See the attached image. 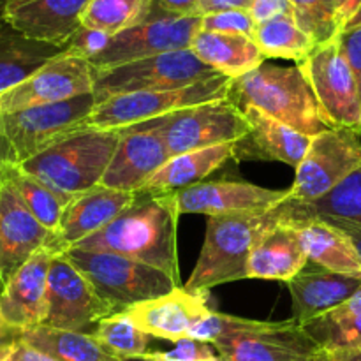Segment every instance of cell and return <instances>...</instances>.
<instances>
[{
  "label": "cell",
  "instance_id": "obj_1",
  "mask_svg": "<svg viewBox=\"0 0 361 361\" xmlns=\"http://www.w3.org/2000/svg\"><path fill=\"white\" fill-rule=\"evenodd\" d=\"M180 215L176 194L136 192L133 203L111 224L73 249L113 252L150 264L182 286L176 249Z\"/></svg>",
  "mask_w": 361,
  "mask_h": 361
},
{
  "label": "cell",
  "instance_id": "obj_2",
  "mask_svg": "<svg viewBox=\"0 0 361 361\" xmlns=\"http://www.w3.org/2000/svg\"><path fill=\"white\" fill-rule=\"evenodd\" d=\"M302 212L303 204L288 197L267 212L208 217L203 249L183 288L208 293L217 286L243 281L254 247L271 229L298 217Z\"/></svg>",
  "mask_w": 361,
  "mask_h": 361
},
{
  "label": "cell",
  "instance_id": "obj_3",
  "mask_svg": "<svg viewBox=\"0 0 361 361\" xmlns=\"http://www.w3.org/2000/svg\"><path fill=\"white\" fill-rule=\"evenodd\" d=\"M122 129L85 127L41 154L20 162V169L71 201L101 185L115 155Z\"/></svg>",
  "mask_w": 361,
  "mask_h": 361
},
{
  "label": "cell",
  "instance_id": "obj_4",
  "mask_svg": "<svg viewBox=\"0 0 361 361\" xmlns=\"http://www.w3.org/2000/svg\"><path fill=\"white\" fill-rule=\"evenodd\" d=\"M229 99L238 108L252 106L309 137L330 129L309 81L298 67L261 63L257 69L231 81Z\"/></svg>",
  "mask_w": 361,
  "mask_h": 361
},
{
  "label": "cell",
  "instance_id": "obj_5",
  "mask_svg": "<svg viewBox=\"0 0 361 361\" xmlns=\"http://www.w3.org/2000/svg\"><path fill=\"white\" fill-rule=\"evenodd\" d=\"M63 254L115 314L180 288L178 282L162 270L118 254L81 249H69Z\"/></svg>",
  "mask_w": 361,
  "mask_h": 361
},
{
  "label": "cell",
  "instance_id": "obj_6",
  "mask_svg": "<svg viewBox=\"0 0 361 361\" xmlns=\"http://www.w3.org/2000/svg\"><path fill=\"white\" fill-rule=\"evenodd\" d=\"M231 81L233 80L226 76H215L210 80L187 85V87L115 95V97L97 102L92 115L85 122V127L123 129V127L162 118L180 109L228 99Z\"/></svg>",
  "mask_w": 361,
  "mask_h": 361
},
{
  "label": "cell",
  "instance_id": "obj_7",
  "mask_svg": "<svg viewBox=\"0 0 361 361\" xmlns=\"http://www.w3.org/2000/svg\"><path fill=\"white\" fill-rule=\"evenodd\" d=\"M221 76L204 66L192 49L162 53L122 66L95 69L94 95L97 102L133 92L168 90Z\"/></svg>",
  "mask_w": 361,
  "mask_h": 361
},
{
  "label": "cell",
  "instance_id": "obj_8",
  "mask_svg": "<svg viewBox=\"0 0 361 361\" xmlns=\"http://www.w3.org/2000/svg\"><path fill=\"white\" fill-rule=\"evenodd\" d=\"M312 88L328 127L351 129L361 136V102L355 74L342 53L338 37L316 46L305 60L296 63Z\"/></svg>",
  "mask_w": 361,
  "mask_h": 361
},
{
  "label": "cell",
  "instance_id": "obj_9",
  "mask_svg": "<svg viewBox=\"0 0 361 361\" xmlns=\"http://www.w3.org/2000/svg\"><path fill=\"white\" fill-rule=\"evenodd\" d=\"M360 168V134L351 129L330 127L310 141L302 162L296 168L289 197L298 203H314L331 192Z\"/></svg>",
  "mask_w": 361,
  "mask_h": 361
},
{
  "label": "cell",
  "instance_id": "obj_10",
  "mask_svg": "<svg viewBox=\"0 0 361 361\" xmlns=\"http://www.w3.org/2000/svg\"><path fill=\"white\" fill-rule=\"evenodd\" d=\"M97 106L94 94L78 95L60 102L4 113L2 126L20 162L41 154L63 137L85 129V122Z\"/></svg>",
  "mask_w": 361,
  "mask_h": 361
},
{
  "label": "cell",
  "instance_id": "obj_11",
  "mask_svg": "<svg viewBox=\"0 0 361 361\" xmlns=\"http://www.w3.org/2000/svg\"><path fill=\"white\" fill-rule=\"evenodd\" d=\"M200 30L201 16H175L157 9L152 2L148 16L136 27L113 35L108 48L90 63L94 69H108L162 53L189 49Z\"/></svg>",
  "mask_w": 361,
  "mask_h": 361
},
{
  "label": "cell",
  "instance_id": "obj_12",
  "mask_svg": "<svg viewBox=\"0 0 361 361\" xmlns=\"http://www.w3.org/2000/svg\"><path fill=\"white\" fill-rule=\"evenodd\" d=\"M162 134L173 157L217 145L238 143L249 134V122L228 97L162 116Z\"/></svg>",
  "mask_w": 361,
  "mask_h": 361
},
{
  "label": "cell",
  "instance_id": "obj_13",
  "mask_svg": "<svg viewBox=\"0 0 361 361\" xmlns=\"http://www.w3.org/2000/svg\"><path fill=\"white\" fill-rule=\"evenodd\" d=\"M113 314L111 307L97 295L94 286L67 259L66 254H56L48 274L42 326L92 335L97 324Z\"/></svg>",
  "mask_w": 361,
  "mask_h": 361
},
{
  "label": "cell",
  "instance_id": "obj_14",
  "mask_svg": "<svg viewBox=\"0 0 361 361\" xmlns=\"http://www.w3.org/2000/svg\"><path fill=\"white\" fill-rule=\"evenodd\" d=\"M95 69L80 56H56L28 80L0 95V115L94 94Z\"/></svg>",
  "mask_w": 361,
  "mask_h": 361
},
{
  "label": "cell",
  "instance_id": "obj_15",
  "mask_svg": "<svg viewBox=\"0 0 361 361\" xmlns=\"http://www.w3.org/2000/svg\"><path fill=\"white\" fill-rule=\"evenodd\" d=\"M169 157L162 134V118L123 127L101 185L122 192H137Z\"/></svg>",
  "mask_w": 361,
  "mask_h": 361
},
{
  "label": "cell",
  "instance_id": "obj_16",
  "mask_svg": "<svg viewBox=\"0 0 361 361\" xmlns=\"http://www.w3.org/2000/svg\"><path fill=\"white\" fill-rule=\"evenodd\" d=\"M222 361H312L319 351L295 319L263 321L261 326L229 335L214 344Z\"/></svg>",
  "mask_w": 361,
  "mask_h": 361
},
{
  "label": "cell",
  "instance_id": "obj_17",
  "mask_svg": "<svg viewBox=\"0 0 361 361\" xmlns=\"http://www.w3.org/2000/svg\"><path fill=\"white\" fill-rule=\"evenodd\" d=\"M53 233L34 217L9 178L0 185V277L9 281L37 250L49 247Z\"/></svg>",
  "mask_w": 361,
  "mask_h": 361
},
{
  "label": "cell",
  "instance_id": "obj_18",
  "mask_svg": "<svg viewBox=\"0 0 361 361\" xmlns=\"http://www.w3.org/2000/svg\"><path fill=\"white\" fill-rule=\"evenodd\" d=\"M289 189L274 190L249 182H201L176 192L180 214H201L207 217L267 212L284 203Z\"/></svg>",
  "mask_w": 361,
  "mask_h": 361
},
{
  "label": "cell",
  "instance_id": "obj_19",
  "mask_svg": "<svg viewBox=\"0 0 361 361\" xmlns=\"http://www.w3.org/2000/svg\"><path fill=\"white\" fill-rule=\"evenodd\" d=\"M212 312L208 293L189 291L183 286L148 302L123 310V316L148 337L168 342L189 338L190 330Z\"/></svg>",
  "mask_w": 361,
  "mask_h": 361
},
{
  "label": "cell",
  "instance_id": "obj_20",
  "mask_svg": "<svg viewBox=\"0 0 361 361\" xmlns=\"http://www.w3.org/2000/svg\"><path fill=\"white\" fill-rule=\"evenodd\" d=\"M136 192L108 189L97 185L69 201L60 217L59 228L53 233L48 249L55 254H63L83 242L88 236L111 224L134 201Z\"/></svg>",
  "mask_w": 361,
  "mask_h": 361
},
{
  "label": "cell",
  "instance_id": "obj_21",
  "mask_svg": "<svg viewBox=\"0 0 361 361\" xmlns=\"http://www.w3.org/2000/svg\"><path fill=\"white\" fill-rule=\"evenodd\" d=\"M90 0H6L2 18L35 41L67 46Z\"/></svg>",
  "mask_w": 361,
  "mask_h": 361
},
{
  "label": "cell",
  "instance_id": "obj_22",
  "mask_svg": "<svg viewBox=\"0 0 361 361\" xmlns=\"http://www.w3.org/2000/svg\"><path fill=\"white\" fill-rule=\"evenodd\" d=\"M56 254L37 250L9 281L0 295V316L20 330L41 326L46 317L48 274Z\"/></svg>",
  "mask_w": 361,
  "mask_h": 361
},
{
  "label": "cell",
  "instance_id": "obj_23",
  "mask_svg": "<svg viewBox=\"0 0 361 361\" xmlns=\"http://www.w3.org/2000/svg\"><path fill=\"white\" fill-rule=\"evenodd\" d=\"M249 122V134L236 143L238 161H281L298 168L312 137L271 118L252 106L240 108Z\"/></svg>",
  "mask_w": 361,
  "mask_h": 361
},
{
  "label": "cell",
  "instance_id": "obj_24",
  "mask_svg": "<svg viewBox=\"0 0 361 361\" xmlns=\"http://www.w3.org/2000/svg\"><path fill=\"white\" fill-rule=\"evenodd\" d=\"M293 298V319L305 324L348 302L361 289V277L321 270L302 271L288 282Z\"/></svg>",
  "mask_w": 361,
  "mask_h": 361
},
{
  "label": "cell",
  "instance_id": "obj_25",
  "mask_svg": "<svg viewBox=\"0 0 361 361\" xmlns=\"http://www.w3.org/2000/svg\"><path fill=\"white\" fill-rule=\"evenodd\" d=\"M289 224L298 233L310 263L324 270L361 277V261L355 247L328 219L310 215L303 204L302 215L291 219Z\"/></svg>",
  "mask_w": 361,
  "mask_h": 361
},
{
  "label": "cell",
  "instance_id": "obj_26",
  "mask_svg": "<svg viewBox=\"0 0 361 361\" xmlns=\"http://www.w3.org/2000/svg\"><path fill=\"white\" fill-rule=\"evenodd\" d=\"M307 263L309 257L303 250L296 229L289 224V221L282 222L254 247L247 261L245 279L281 281L288 284L305 270Z\"/></svg>",
  "mask_w": 361,
  "mask_h": 361
},
{
  "label": "cell",
  "instance_id": "obj_27",
  "mask_svg": "<svg viewBox=\"0 0 361 361\" xmlns=\"http://www.w3.org/2000/svg\"><path fill=\"white\" fill-rule=\"evenodd\" d=\"M63 53H67V46L27 37L7 23L0 11V95L23 83Z\"/></svg>",
  "mask_w": 361,
  "mask_h": 361
},
{
  "label": "cell",
  "instance_id": "obj_28",
  "mask_svg": "<svg viewBox=\"0 0 361 361\" xmlns=\"http://www.w3.org/2000/svg\"><path fill=\"white\" fill-rule=\"evenodd\" d=\"M236 143L217 145L203 150L173 155L169 161L141 187L143 194H176L204 182L214 171L235 159Z\"/></svg>",
  "mask_w": 361,
  "mask_h": 361
},
{
  "label": "cell",
  "instance_id": "obj_29",
  "mask_svg": "<svg viewBox=\"0 0 361 361\" xmlns=\"http://www.w3.org/2000/svg\"><path fill=\"white\" fill-rule=\"evenodd\" d=\"M194 55L221 76L236 80L267 62L252 37L200 30L192 39Z\"/></svg>",
  "mask_w": 361,
  "mask_h": 361
},
{
  "label": "cell",
  "instance_id": "obj_30",
  "mask_svg": "<svg viewBox=\"0 0 361 361\" xmlns=\"http://www.w3.org/2000/svg\"><path fill=\"white\" fill-rule=\"evenodd\" d=\"M21 338L59 361H116L90 334L56 330L41 324L23 330Z\"/></svg>",
  "mask_w": 361,
  "mask_h": 361
},
{
  "label": "cell",
  "instance_id": "obj_31",
  "mask_svg": "<svg viewBox=\"0 0 361 361\" xmlns=\"http://www.w3.org/2000/svg\"><path fill=\"white\" fill-rule=\"evenodd\" d=\"M252 39L264 59H288L296 63L305 60L317 46L289 14L257 23Z\"/></svg>",
  "mask_w": 361,
  "mask_h": 361
},
{
  "label": "cell",
  "instance_id": "obj_32",
  "mask_svg": "<svg viewBox=\"0 0 361 361\" xmlns=\"http://www.w3.org/2000/svg\"><path fill=\"white\" fill-rule=\"evenodd\" d=\"M302 326L321 351H361V316L345 312L341 307Z\"/></svg>",
  "mask_w": 361,
  "mask_h": 361
},
{
  "label": "cell",
  "instance_id": "obj_33",
  "mask_svg": "<svg viewBox=\"0 0 361 361\" xmlns=\"http://www.w3.org/2000/svg\"><path fill=\"white\" fill-rule=\"evenodd\" d=\"M150 9L152 0H90L81 14V25L113 37L141 23Z\"/></svg>",
  "mask_w": 361,
  "mask_h": 361
},
{
  "label": "cell",
  "instance_id": "obj_34",
  "mask_svg": "<svg viewBox=\"0 0 361 361\" xmlns=\"http://www.w3.org/2000/svg\"><path fill=\"white\" fill-rule=\"evenodd\" d=\"M4 176L13 182V185L16 187L21 200L25 201L28 210L34 214V217L37 219L46 229L55 233L56 228H59L60 217H62L63 214V208L69 204V201L63 200V197L59 196L56 192H53L49 187H46L44 183L39 182L37 178L21 171L20 164L7 169V171L4 173Z\"/></svg>",
  "mask_w": 361,
  "mask_h": 361
},
{
  "label": "cell",
  "instance_id": "obj_35",
  "mask_svg": "<svg viewBox=\"0 0 361 361\" xmlns=\"http://www.w3.org/2000/svg\"><path fill=\"white\" fill-rule=\"evenodd\" d=\"M92 335L113 358H137L148 353L150 337L143 334L136 324L130 323L122 312L102 319Z\"/></svg>",
  "mask_w": 361,
  "mask_h": 361
},
{
  "label": "cell",
  "instance_id": "obj_36",
  "mask_svg": "<svg viewBox=\"0 0 361 361\" xmlns=\"http://www.w3.org/2000/svg\"><path fill=\"white\" fill-rule=\"evenodd\" d=\"M305 204V203H303ZM310 215L361 224V168L338 183L331 192L305 204Z\"/></svg>",
  "mask_w": 361,
  "mask_h": 361
},
{
  "label": "cell",
  "instance_id": "obj_37",
  "mask_svg": "<svg viewBox=\"0 0 361 361\" xmlns=\"http://www.w3.org/2000/svg\"><path fill=\"white\" fill-rule=\"evenodd\" d=\"M293 18L317 46L335 41L341 35L335 18V0H289Z\"/></svg>",
  "mask_w": 361,
  "mask_h": 361
},
{
  "label": "cell",
  "instance_id": "obj_38",
  "mask_svg": "<svg viewBox=\"0 0 361 361\" xmlns=\"http://www.w3.org/2000/svg\"><path fill=\"white\" fill-rule=\"evenodd\" d=\"M261 323H263V321L245 319V317L219 314L215 312V310H212L208 316H204L203 319L190 330L189 338L214 345L215 342L221 341V338L240 334V331L254 330V328L261 326Z\"/></svg>",
  "mask_w": 361,
  "mask_h": 361
},
{
  "label": "cell",
  "instance_id": "obj_39",
  "mask_svg": "<svg viewBox=\"0 0 361 361\" xmlns=\"http://www.w3.org/2000/svg\"><path fill=\"white\" fill-rule=\"evenodd\" d=\"M256 20L249 11H222L201 16V30L219 34H238L252 37L256 32Z\"/></svg>",
  "mask_w": 361,
  "mask_h": 361
},
{
  "label": "cell",
  "instance_id": "obj_40",
  "mask_svg": "<svg viewBox=\"0 0 361 361\" xmlns=\"http://www.w3.org/2000/svg\"><path fill=\"white\" fill-rule=\"evenodd\" d=\"M214 345L204 342L183 338L176 342L175 349L171 351H148V358L157 361H222Z\"/></svg>",
  "mask_w": 361,
  "mask_h": 361
},
{
  "label": "cell",
  "instance_id": "obj_41",
  "mask_svg": "<svg viewBox=\"0 0 361 361\" xmlns=\"http://www.w3.org/2000/svg\"><path fill=\"white\" fill-rule=\"evenodd\" d=\"M109 41H111V35L106 32L94 30V28H87L81 25L80 30L73 35L67 44V53L92 62L95 56H99L108 48Z\"/></svg>",
  "mask_w": 361,
  "mask_h": 361
},
{
  "label": "cell",
  "instance_id": "obj_42",
  "mask_svg": "<svg viewBox=\"0 0 361 361\" xmlns=\"http://www.w3.org/2000/svg\"><path fill=\"white\" fill-rule=\"evenodd\" d=\"M338 44H341L342 53H344L345 60H348L349 67L355 74L361 102V27H353L342 32L338 35Z\"/></svg>",
  "mask_w": 361,
  "mask_h": 361
},
{
  "label": "cell",
  "instance_id": "obj_43",
  "mask_svg": "<svg viewBox=\"0 0 361 361\" xmlns=\"http://www.w3.org/2000/svg\"><path fill=\"white\" fill-rule=\"evenodd\" d=\"M249 13L252 14L256 23H263L282 14L293 16V6L289 0H254Z\"/></svg>",
  "mask_w": 361,
  "mask_h": 361
},
{
  "label": "cell",
  "instance_id": "obj_44",
  "mask_svg": "<svg viewBox=\"0 0 361 361\" xmlns=\"http://www.w3.org/2000/svg\"><path fill=\"white\" fill-rule=\"evenodd\" d=\"M254 0H197L196 16H207L222 11H250Z\"/></svg>",
  "mask_w": 361,
  "mask_h": 361
},
{
  "label": "cell",
  "instance_id": "obj_45",
  "mask_svg": "<svg viewBox=\"0 0 361 361\" xmlns=\"http://www.w3.org/2000/svg\"><path fill=\"white\" fill-rule=\"evenodd\" d=\"M23 330L13 326L0 316V361H4L11 355L14 345L21 341Z\"/></svg>",
  "mask_w": 361,
  "mask_h": 361
},
{
  "label": "cell",
  "instance_id": "obj_46",
  "mask_svg": "<svg viewBox=\"0 0 361 361\" xmlns=\"http://www.w3.org/2000/svg\"><path fill=\"white\" fill-rule=\"evenodd\" d=\"M361 11V0H335V18L338 32H344Z\"/></svg>",
  "mask_w": 361,
  "mask_h": 361
},
{
  "label": "cell",
  "instance_id": "obj_47",
  "mask_svg": "<svg viewBox=\"0 0 361 361\" xmlns=\"http://www.w3.org/2000/svg\"><path fill=\"white\" fill-rule=\"evenodd\" d=\"M4 361H59V360H55L53 356L46 355V353L39 351L37 348L27 344V342L21 338V341L14 345V349L11 351V355L7 356Z\"/></svg>",
  "mask_w": 361,
  "mask_h": 361
},
{
  "label": "cell",
  "instance_id": "obj_48",
  "mask_svg": "<svg viewBox=\"0 0 361 361\" xmlns=\"http://www.w3.org/2000/svg\"><path fill=\"white\" fill-rule=\"evenodd\" d=\"M157 9L175 16H196L197 0H152Z\"/></svg>",
  "mask_w": 361,
  "mask_h": 361
},
{
  "label": "cell",
  "instance_id": "obj_49",
  "mask_svg": "<svg viewBox=\"0 0 361 361\" xmlns=\"http://www.w3.org/2000/svg\"><path fill=\"white\" fill-rule=\"evenodd\" d=\"M18 164H20V159H18L16 150H14L13 143L7 137L6 130H4L2 116H0V175H4L7 169L14 168Z\"/></svg>",
  "mask_w": 361,
  "mask_h": 361
},
{
  "label": "cell",
  "instance_id": "obj_50",
  "mask_svg": "<svg viewBox=\"0 0 361 361\" xmlns=\"http://www.w3.org/2000/svg\"><path fill=\"white\" fill-rule=\"evenodd\" d=\"M328 221H330L331 224L337 226V228L348 236L349 242L353 243V247H355L356 254H358L361 261V224H355V222H348V221H337V219H328Z\"/></svg>",
  "mask_w": 361,
  "mask_h": 361
},
{
  "label": "cell",
  "instance_id": "obj_51",
  "mask_svg": "<svg viewBox=\"0 0 361 361\" xmlns=\"http://www.w3.org/2000/svg\"><path fill=\"white\" fill-rule=\"evenodd\" d=\"M328 353V351H326ZM344 361H361V351H345V353H331Z\"/></svg>",
  "mask_w": 361,
  "mask_h": 361
},
{
  "label": "cell",
  "instance_id": "obj_52",
  "mask_svg": "<svg viewBox=\"0 0 361 361\" xmlns=\"http://www.w3.org/2000/svg\"><path fill=\"white\" fill-rule=\"evenodd\" d=\"M312 361H344V360H341L338 356L331 355V353L321 351V349H319V351L316 353V356H314Z\"/></svg>",
  "mask_w": 361,
  "mask_h": 361
},
{
  "label": "cell",
  "instance_id": "obj_53",
  "mask_svg": "<svg viewBox=\"0 0 361 361\" xmlns=\"http://www.w3.org/2000/svg\"><path fill=\"white\" fill-rule=\"evenodd\" d=\"M353 27H361V11H360L358 14H356L355 20H353L351 23H349V27H348V28H353ZM348 28H345V30H348Z\"/></svg>",
  "mask_w": 361,
  "mask_h": 361
},
{
  "label": "cell",
  "instance_id": "obj_54",
  "mask_svg": "<svg viewBox=\"0 0 361 361\" xmlns=\"http://www.w3.org/2000/svg\"><path fill=\"white\" fill-rule=\"evenodd\" d=\"M116 361H157V360H152L148 358V356H137V358H127V360H118L116 358Z\"/></svg>",
  "mask_w": 361,
  "mask_h": 361
},
{
  "label": "cell",
  "instance_id": "obj_55",
  "mask_svg": "<svg viewBox=\"0 0 361 361\" xmlns=\"http://www.w3.org/2000/svg\"><path fill=\"white\" fill-rule=\"evenodd\" d=\"M4 288H6V282H4V281H2V277H0V295H2Z\"/></svg>",
  "mask_w": 361,
  "mask_h": 361
},
{
  "label": "cell",
  "instance_id": "obj_56",
  "mask_svg": "<svg viewBox=\"0 0 361 361\" xmlns=\"http://www.w3.org/2000/svg\"><path fill=\"white\" fill-rule=\"evenodd\" d=\"M0 185H2V175H0Z\"/></svg>",
  "mask_w": 361,
  "mask_h": 361
}]
</instances>
